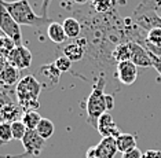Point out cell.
I'll use <instances>...</instances> for the list:
<instances>
[{"mask_svg": "<svg viewBox=\"0 0 161 158\" xmlns=\"http://www.w3.org/2000/svg\"><path fill=\"white\" fill-rule=\"evenodd\" d=\"M105 85H106V80L103 74H101L98 77V80L95 81L92 91L88 95V99H87V123L90 124L92 128L97 129L98 127V118L103 114V113L108 112V107H106V94H105Z\"/></svg>", "mask_w": 161, "mask_h": 158, "instance_id": "3957f363", "label": "cell"}, {"mask_svg": "<svg viewBox=\"0 0 161 158\" xmlns=\"http://www.w3.org/2000/svg\"><path fill=\"white\" fill-rule=\"evenodd\" d=\"M6 59L8 65L17 68L18 70H24V69H28L32 65V52L21 44V46H15L10 51Z\"/></svg>", "mask_w": 161, "mask_h": 158, "instance_id": "52a82bcc", "label": "cell"}, {"mask_svg": "<svg viewBox=\"0 0 161 158\" xmlns=\"http://www.w3.org/2000/svg\"><path fill=\"white\" fill-rule=\"evenodd\" d=\"M50 3H51V0H43V3H42V17H46V18H48V6H50Z\"/></svg>", "mask_w": 161, "mask_h": 158, "instance_id": "1f68e13d", "label": "cell"}, {"mask_svg": "<svg viewBox=\"0 0 161 158\" xmlns=\"http://www.w3.org/2000/svg\"><path fill=\"white\" fill-rule=\"evenodd\" d=\"M0 4L6 7V10L10 13L14 19L19 25H26V26H35V28H43L48 26L53 22L51 18H46L42 15H37L28 0H14V2H7V0H0Z\"/></svg>", "mask_w": 161, "mask_h": 158, "instance_id": "6da1fadb", "label": "cell"}, {"mask_svg": "<svg viewBox=\"0 0 161 158\" xmlns=\"http://www.w3.org/2000/svg\"><path fill=\"white\" fill-rule=\"evenodd\" d=\"M43 117L39 114L36 110H28V112H25L22 117H21V121L24 123V125L28 128V131H33L37 128L39 123L42 121Z\"/></svg>", "mask_w": 161, "mask_h": 158, "instance_id": "44dd1931", "label": "cell"}, {"mask_svg": "<svg viewBox=\"0 0 161 158\" xmlns=\"http://www.w3.org/2000/svg\"><path fill=\"white\" fill-rule=\"evenodd\" d=\"M61 74H62V73L57 69V66L54 65V62H51V63L43 65L42 68H39L37 73H36V77L42 79V80H40V83H42L43 87L47 84L48 88H51V87H55L58 84Z\"/></svg>", "mask_w": 161, "mask_h": 158, "instance_id": "7c38bea8", "label": "cell"}, {"mask_svg": "<svg viewBox=\"0 0 161 158\" xmlns=\"http://www.w3.org/2000/svg\"><path fill=\"white\" fill-rule=\"evenodd\" d=\"M72 61H69L66 57H64V55H61V57H58L55 61H54V65L57 66V69L59 70L61 73H68L69 70L72 69Z\"/></svg>", "mask_w": 161, "mask_h": 158, "instance_id": "4316f807", "label": "cell"}, {"mask_svg": "<svg viewBox=\"0 0 161 158\" xmlns=\"http://www.w3.org/2000/svg\"><path fill=\"white\" fill-rule=\"evenodd\" d=\"M142 151L139 150L138 147H135L132 150H130V151H125V153H123V155L121 158H142Z\"/></svg>", "mask_w": 161, "mask_h": 158, "instance_id": "83f0119b", "label": "cell"}, {"mask_svg": "<svg viewBox=\"0 0 161 158\" xmlns=\"http://www.w3.org/2000/svg\"><path fill=\"white\" fill-rule=\"evenodd\" d=\"M21 109L6 95L0 96V123H14L17 117H21Z\"/></svg>", "mask_w": 161, "mask_h": 158, "instance_id": "30bf717a", "label": "cell"}, {"mask_svg": "<svg viewBox=\"0 0 161 158\" xmlns=\"http://www.w3.org/2000/svg\"><path fill=\"white\" fill-rule=\"evenodd\" d=\"M11 131H13V138L15 139V140H22L25 138V135H26L28 132V128L24 125V123L21 120H17L11 123Z\"/></svg>", "mask_w": 161, "mask_h": 158, "instance_id": "484cf974", "label": "cell"}, {"mask_svg": "<svg viewBox=\"0 0 161 158\" xmlns=\"http://www.w3.org/2000/svg\"><path fill=\"white\" fill-rule=\"evenodd\" d=\"M152 61H153V68L157 70V73L161 76V59L158 57H156V55L152 54Z\"/></svg>", "mask_w": 161, "mask_h": 158, "instance_id": "f546056e", "label": "cell"}, {"mask_svg": "<svg viewBox=\"0 0 161 158\" xmlns=\"http://www.w3.org/2000/svg\"><path fill=\"white\" fill-rule=\"evenodd\" d=\"M114 0H92V8L98 14H105L113 10Z\"/></svg>", "mask_w": 161, "mask_h": 158, "instance_id": "cb8c5ba5", "label": "cell"}, {"mask_svg": "<svg viewBox=\"0 0 161 158\" xmlns=\"http://www.w3.org/2000/svg\"><path fill=\"white\" fill-rule=\"evenodd\" d=\"M131 47V62L138 66V68H152L153 61H152V54L145 48L143 46L134 41H130Z\"/></svg>", "mask_w": 161, "mask_h": 158, "instance_id": "9c48e42d", "label": "cell"}, {"mask_svg": "<svg viewBox=\"0 0 161 158\" xmlns=\"http://www.w3.org/2000/svg\"><path fill=\"white\" fill-rule=\"evenodd\" d=\"M62 26L65 29V33H66L68 39H79L81 36L83 32V26L81 22H80L77 18L75 17H68L65 18L64 22H62Z\"/></svg>", "mask_w": 161, "mask_h": 158, "instance_id": "2e32d148", "label": "cell"}, {"mask_svg": "<svg viewBox=\"0 0 161 158\" xmlns=\"http://www.w3.org/2000/svg\"><path fill=\"white\" fill-rule=\"evenodd\" d=\"M0 30L10 39H13L17 46H21V40H22L21 25L10 15V13L3 4H0Z\"/></svg>", "mask_w": 161, "mask_h": 158, "instance_id": "8992f818", "label": "cell"}, {"mask_svg": "<svg viewBox=\"0 0 161 158\" xmlns=\"http://www.w3.org/2000/svg\"><path fill=\"white\" fill-rule=\"evenodd\" d=\"M117 143L114 138H102L95 146V153L98 158H114L117 154Z\"/></svg>", "mask_w": 161, "mask_h": 158, "instance_id": "4fadbf2b", "label": "cell"}, {"mask_svg": "<svg viewBox=\"0 0 161 158\" xmlns=\"http://www.w3.org/2000/svg\"><path fill=\"white\" fill-rule=\"evenodd\" d=\"M113 61L116 62V65L119 62H124V61H130L131 59V47L130 43H120L114 47L112 52Z\"/></svg>", "mask_w": 161, "mask_h": 158, "instance_id": "ffe728a7", "label": "cell"}, {"mask_svg": "<svg viewBox=\"0 0 161 158\" xmlns=\"http://www.w3.org/2000/svg\"><path fill=\"white\" fill-rule=\"evenodd\" d=\"M43 85L42 83L36 79V76L28 74L22 77L17 83L15 88V96L18 101V106L22 110H36L39 109V96L42 94Z\"/></svg>", "mask_w": 161, "mask_h": 158, "instance_id": "7a4b0ae2", "label": "cell"}, {"mask_svg": "<svg viewBox=\"0 0 161 158\" xmlns=\"http://www.w3.org/2000/svg\"><path fill=\"white\" fill-rule=\"evenodd\" d=\"M36 131H37V133L44 139V140H47V139H50L54 135V132H55V125H54V123L51 120L42 118L37 128H36Z\"/></svg>", "mask_w": 161, "mask_h": 158, "instance_id": "7402d4cb", "label": "cell"}, {"mask_svg": "<svg viewBox=\"0 0 161 158\" xmlns=\"http://www.w3.org/2000/svg\"><path fill=\"white\" fill-rule=\"evenodd\" d=\"M11 123H0V146H4L13 140Z\"/></svg>", "mask_w": 161, "mask_h": 158, "instance_id": "603a6c76", "label": "cell"}, {"mask_svg": "<svg viewBox=\"0 0 161 158\" xmlns=\"http://www.w3.org/2000/svg\"><path fill=\"white\" fill-rule=\"evenodd\" d=\"M142 158H161V150H146Z\"/></svg>", "mask_w": 161, "mask_h": 158, "instance_id": "f1b7e54d", "label": "cell"}, {"mask_svg": "<svg viewBox=\"0 0 161 158\" xmlns=\"http://www.w3.org/2000/svg\"><path fill=\"white\" fill-rule=\"evenodd\" d=\"M17 44L14 43L13 39H10L8 36H6L3 32H0V54H3L4 57L10 54V51H11L14 47H15Z\"/></svg>", "mask_w": 161, "mask_h": 158, "instance_id": "d4e9b609", "label": "cell"}, {"mask_svg": "<svg viewBox=\"0 0 161 158\" xmlns=\"http://www.w3.org/2000/svg\"><path fill=\"white\" fill-rule=\"evenodd\" d=\"M106 107H108V112H110V110L114 107V98H113V95L110 94H106Z\"/></svg>", "mask_w": 161, "mask_h": 158, "instance_id": "4dcf8cb0", "label": "cell"}, {"mask_svg": "<svg viewBox=\"0 0 161 158\" xmlns=\"http://www.w3.org/2000/svg\"><path fill=\"white\" fill-rule=\"evenodd\" d=\"M131 19L142 30L149 32L154 28H161V15L157 13L152 0H143L134 10Z\"/></svg>", "mask_w": 161, "mask_h": 158, "instance_id": "277c9868", "label": "cell"}, {"mask_svg": "<svg viewBox=\"0 0 161 158\" xmlns=\"http://www.w3.org/2000/svg\"><path fill=\"white\" fill-rule=\"evenodd\" d=\"M24 153L18 155H8L4 158H25V157H37L46 147V140L37 133V131H28L25 138L22 139Z\"/></svg>", "mask_w": 161, "mask_h": 158, "instance_id": "5b68a950", "label": "cell"}, {"mask_svg": "<svg viewBox=\"0 0 161 158\" xmlns=\"http://www.w3.org/2000/svg\"><path fill=\"white\" fill-rule=\"evenodd\" d=\"M116 143H117V150L123 154L136 147V136L131 133H120L116 138Z\"/></svg>", "mask_w": 161, "mask_h": 158, "instance_id": "d6986e66", "label": "cell"}, {"mask_svg": "<svg viewBox=\"0 0 161 158\" xmlns=\"http://www.w3.org/2000/svg\"><path fill=\"white\" fill-rule=\"evenodd\" d=\"M76 2H77V3H84L86 0H76Z\"/></svg>", "mask_w": 161, "mask_h": 158, "instance_id": "e575fe53", "label": "cell"}, {"mask_svg": "<svg viewBox=\"0 0 161 158\" xmlns=\"http://www.w3.org/2000/svg\"><path fill=\"white\" fill-rule=\"evenodd\" d=\"M62 55L72 62H80L86 58V48L80 41H72L62 47Z\"/></svg>", "mask_w": 161, "mask_h": 158, "instance_id": "5bb4252c", "label": "cell"}, {"mask_svg": "<svg viewBox=\"0 0 161 158\" xmlns=\"http://www.w3.org/2000/svg\"><path fill=\"white\" fill-rule=\"evenodd\" d=\"M18 76H19L18 74V69L7 63L4 68L2 69V72H0V81H2L3 85L11 87L19 81V77Z\"/></svg>", "mask_w": 161, "mask_h": 158, "instance_id": "ac0fdd59", "label": "cell"}, {"mask_svg": "<svg viewBox=\"0 0 161 158\" xmlns=\"http://www.w3.org/2000/svg\"><path fill=\"white\" fill-rule=\"evenodd\" d=\"M145 48L150 54L156 55V57H161V28H154L147 32Z\"/></svg>", "mask_w": 161, "mask_h": 158, "instance_id": "9a60e30c", "label": "cell"}, {"mask_svg": "<svg viewBox=\"0 0 161 158\" xmlns=\"http://www.w3.org/2000/svg\"><path fill=\"white\" fill-rule=\"evenodd\" d=\"M152 2H153V4H154V7H156L157 13L161 14V0H152Z\"/></svg>", "mask_w": 161, "mask_h": 158, "instance_id": "836d02e7", "label": "cell"}, {"mask_svg": "<svg viewBox=\"0 0 161 158\" xmlns=\"http://www.w3.org/2000/svg\"><path fill=\"white\" fill-rule=\"evenodd\" d=\"M97 131L101 133L102 138H117L121 132H120L119 125L114 123L112 114L109 112L103 113L99 118H98V127Z\"/></svg>", "mask_w": 161, "mask_h": 158, "instance_id": "8fae6325", "label": "cell"}, {"mask_svg": "<svg viewBox=\"0 0 161 158\" xmlns=\"http://www.w3.org/2000/svg\"><path fill=\"white\" fill-rule=\"evenodd\" d=\"M47 35H48L51 41L57 43V44H62L68 40V36L65 33V29L62 26V24H58V22H54V21L47 28Z\"/></svg>", "mask_w": 161, "mask_h": 158, "instance_id": "e0dca14e", "label": "cell"}, {"mask_svg": "<svg viewBox=\"0 0 161 158\" xmlns=\"http://www.w3.org/2000/svg\"><path fill=\"white\" fill-rule=\"evenodd\" d=\"M158 58H160V59H161V57H158Z\"/></svg>", "mask_w": 161, "mask_h": 158, "instance_id": "d590c367", "label": "cell"}, {"mask_svg": "<svg viewBox=\"0 0 161 158\" xmlns=\"http://www.w3.org/2000/svg\"><path fill=\"white\" fill-rule=\"evenodd\" d=\"M116 77L124 85H132L138 79V66L131 61L119 62L116 65Z\"/></svg>", "mask_w": 161, "mask_h": 158, "instance_id": "ba28073f", "label": "cell"}, {"mask_svg": "<svg viewBox=\"0 0 161 158\" xmlns=\"http://www.w3.org/2000/svg\"><path fill=\"white\" fill-rule=\"evenodd\" d=\"M86 158H98L97 153H95V147H90L86 153Z\"/></svg>", "mask_w": 161, "mask_h": 158, "instance_id": "d6a6232c", "label": "cell"}]
</instances>
